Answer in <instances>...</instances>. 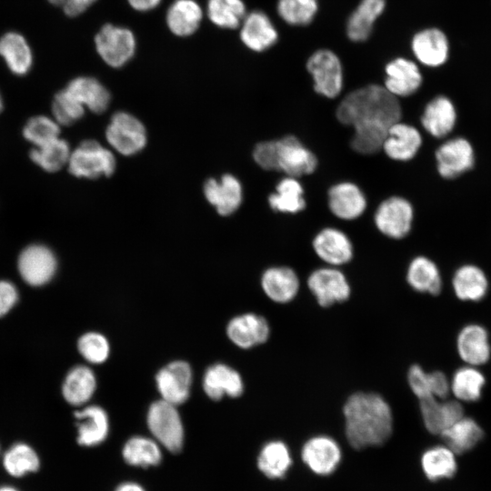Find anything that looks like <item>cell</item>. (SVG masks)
I'll return each mask as SVG.
<instances>
[{
	"label": "cell",
	"instance_id": "6da1fadb",
	"mask_svg": "<svg viewBox=\"0 0 491 491\" xmlns=\"http://www.w3.org/2000/svg\"><path fill=\"white\" fill-rule=\"evenodd\" d=\"M343 415L346 437L355 449L381 446L392 435V409L378 393L351 394L343 406Z\"/></svg>",
	"mask_w": 491,
	"mask_h": 491
},
{
	"label": "cell",
	"instance_id": "7a4b0ae2",
	"mask_svg": "<svg viewBox=\"0 0 491 491\" xmlns=\"http://www.w3.org/2000/svg\"><path fill=\"white\" fill-rule=\"evenodd\" d=\"M337 121L352 128L362 125L390 126L402 118L397 97L384 85L370 84L348 93L336 106Z\"/></svg>",
	"mask_w": 491,
	"mask_h": 491
},
{
	"label": "cell",
	"instance_id": "3957f363",
	"mask_svg": "<svg viewBox=\"0 0 491 491\" xmlns=\"http://www.w3.org/2000/svg\"><path fill=\"white\" fill-rule=\"evenodd\" d=\"M415 209L412 203L401 195H390L382 200L375 210L373 222L384 236L401 240L412 230Z\"/></svg>",
	"mask_w": 491,
	"mask_h": 491
},
{
	"label": "cell",
	"instance_id": "277c9868",
	"mask_svg": "<svg viewBox=\"0 0 491 491\" xmlns=\"http://www.w3.org/2000/svg\"><path fill=\"white\" fill-rule=\"evenodd\" d=\"M147 426L155 440L173 454L184 445V427L176 406L163 399L154 402L147 412Z\"/></svg>",
	"mask_w": 491,
	"mask_h": 491
},
{
	"label": "cell",
	"instance_id": "5b68a950",
	"mask_svg": "<svg viewBox=\"0 0 491 491\" xmlns=\"http://www.w3.org/2000/svg\"><path fill=\"white\" fill-rule=\"evenodd\" d=\"M67 166L69 172L76 177L95 179L113 175L116 162L110 150L88 139L71 152Z\"/></svg>",
	"mask_w": 491,
	"mask_h": 491
},
{
	"label": "cell",
	"instance_id": "8992f818",
	"mask_svg": "<svg viewBox=\"0 0 491 491\" xmlns=\"http://www.w3.org/2000/svg\"><path fill=\"white\" fill-rule=\"evenodd\" d=\"M306 285L318 306L324 308L344 303L351 296L349 281L339 267L326 266L313 270Z\"/></svg>",
	"mask_w": 491,
	"mask_h": 491
},
{
	"label": "cell",
	"instance_id": "52a82bcc",
	"mask_svg": "<svg viewBox=\"0 0 491 491\" xmlns=\"http://www.w3.org/2000/svg\"><path fill=\"white\" fill-rule=\"evenodd\" d=\"M105 138L119 154L130 156L145 148L147 135L145 127L138 118L120 111L112 115L105 129Z\"/></svg>",
	"mask_w": 491,
	"mask_h": 491
},
{
	"label": "cell",
	"instance_id": "ba28073f",
	"mask_svg": "<svg viewBox=\"0 0 491 491\" xmlns=\"http://www.w3.org/2000/svg\"><path fill=\"white\" fill-rule=\"evenodd\" d=\"M306 68L314 80V90L320 95L334 99L343 89V68L338 56L332 51L321 49L307 60Z\"/></svg>",
	"mask_w": 491,
	"mask_h": 491
},
{
	"label": "cell",
	"instance_id": "9c48e42d",
	"mask_svg": "<svg viewBox=\"0 0 491 491\" xmlns=\"http://www.w3.org/2000/svg\"><path fill=\"white\" fill-rule=\"evenodd\" d=\"M95 48L100 57L110 66L125 65L135 52V38L125 27L105 25L95 37Z\"/></svg>",
	"mask_w": 491,
	"mask_h": 491
},
{
	"label": "cell",
	"instance_id": "30bf717a",
	"mask_svg": "<svg viewBox=\"0 0 491 491\" xmlns=\"http://www.w3.org/2000/svg\"><path fill=\"white\" fill-rule=\"evenodd\" d=\"M278 171L300 178L312 175L318 167V158L295 135L276 139Z\"/></svg>",
	"mask_w": 491,
	"mask_h": 491
},
{
	"label": "cell",
	"instance_id": "8fae6325",
	"mask_svg": "<svg viewBox=\"0 0 491 491\" xmlns=\"http://www.w3.org/2000/svg\"><path fill=\"white\" fill-rule=\"evenodd\" d=\"M316 256L326 266L340 267L350 263L354 257V245L341 229L326 226L312 239Z\"/></svg>",
	"mask_w": 491,
	"mask_h": 491
},
{
	"label": "cell",
	"instance_id": "7c38bea8",
	"mask_svg": "<svg viewBox=\"0 0 491 491\" xmlns=\"http://www.w3.org/2000/svg\"><path fill=\"white\" fill-rule=\"evenodd\" d=\"M17 266L20 276L25 283L39 286L53 278L57 261L50 248L44 245L34 244L21 252Z\"/></svg>",
	"mask_w": 491,
	"mask_h": 491
},
{
	"label": "cell",
	"instance_id": "4fadbf2b",
	"mask_svg": "<svg viewBox=\"0 0 491 491\" xmlns=\"http://www.w3.org/2000/svg\"><path fill=\"white\" fill-rule=\"evenodd\" d=\"M330 213L343 221H354L364 215L367 199L362 188L352 181H340L327 190Z\"/></svg>",
	"mask_w": 491,
	"mask_h": 491
},
{
	"label": "cell",
	"instance_id": "5bb4252c",
	"mask_svg": "<svg viewBox=\"0 0 491 491\" xmlns=\"http://www.w3.org/2000/svg\"><path fill=\"white\" fill-rule=\"evenodd\" d=\"M437 172L445 179H453L471 169L475 153L470 142L454 137L441 144L435 153Z\"/></svg>",
	"mask_w": 491,
	"mask_h": 491
},
{
	"label": "cell",
	"instance_id": "9a60e30c",
	"mask_svg": "<svg viewBox=\"0 0 491 491\" xmlns=\"http://www.w3.org/2000/svg\"><path fill=\"white\" fill-rule=\"evenodd\" d=\"M193 374L187 362L177 360L167 364L155 376L161 399L178 406L185 403L190 395Z\"/></svg>",
	"mask_w": 491,
	"mask_h": 491
},
{
	"label": "cell",
	"instance_id": "2e32d148",
	"mask_svg": "<svg viewBox=\"0 0 491 491\" xmlns=\"http://www.w3.org/2000/svg\"><path fill=\"white\" fill-rule=\"evenodd\" d=\"M422 144L420 131L400 120L388 127L381 151L391 160L407 162L416 155Z\"/></svg>",
	"mask_w": 491,
	"mask_h": 491
},
{
	"label": "cell",
	"instance_id": "e0dca14e",
	"mask_svg": "<svg viewBox=\"0 0 491 491\" xmlns=\"http://www.w3.org/2000/svg\"><path fill=\"white\" fill-rule=\"evenodd\" d=\"M226 334L235 346L249 349L268 340L270 326L264 316L255 313H246L229 321Z\"/></svg>",
	"mask_w": 491,
	"mask_h": 491
},
{
	"label": "cell",
	"instance_id": "ac0fdd59",
	"mask_svg": "<svg viewBox=\"0 0 491 491\" xmlns=\"http://www.w3.org/2000/svg\"><path fill=\"white\" fill-rule=\"evenodd\" d=\"M304 463L316 474L329 475L341 460V449L337 442L327 436H316L308 439L301 452Z\"/></svg>",
	"mask_w": 491,
	"mask_h": 491
},
{
	"label": "cell",
	"instance_id": "d6986e66",
	"mask_svg": "<svg viewBox=\"0 0 491 491\" xmlns=\"http://www.w3.org/2000/svg\"><path fill=\"white\" fill-rule=\"evenodd\" d=\"M261 286L266 296L273 302L287 304L298 295L300 279L292 267L275 266L263 272Z\"/></svg>",
	"mask_w": 491,
	"mask_h": 491
},
{
	"label": "cell",
	"instance_id": "ffe728a7",
	"mask_svg": "<svg viewBox=\"0 0 491 491\" xmlns=\"http://www.w3.org/2000/svg\"><path fill=\"white\" fill-rule=\"evenodd\" d=\"M206 200L215 206L217 213L226 216L235 213L243 200L240 181L232 175H224L219 180L209 178L204 185Z\"/></svg>",
	"mask_w": 491,
	"mask_h": 491
},
{
	"label": "cell",
	"instance_id": "44dd1931",
	"mask_svg": "<svg viewBox=\"0 0 491 491\" xmlns=\"http://www.w3.org/2000/svg\"><path fill=\"white\" fill-rule=\"evenodd\" d=\"M385 88L396 97L414 95L421 86L423 77L416 64L398 57L386 65Z\"/></svg>",
	"mask_w": 491,
	"mask_h": 491
},
{
	"label": "cell",
	"instance_id": "7402d4cb",
	"mask_svg": "<svg viewBox=\"0 0 491 491\" xmlns=\"http://www.w3.org/2000/svg\"><path fill=\"white\" fill-rule=\"evenodd\" d=\"M419 409L427 431L441 435L464 416L462 405L456 400L427 397L419 400Z\"/></svg>",
	"mask_w": 491,
	"mask_h": 491
},
{
	"label": "cell",
	"instance_id": "603a6c76",
	"mask_svg": "<svg viewBox=\"0 0 491 491\" xmlns=\"http://www.w3.org/2000/svg\"><path fill=\"white\" fill-rule=\"evenodd\" d=\"M79 446L91 447L103 443L109 433V418L98 406H89L75 412Z\"/></svg>",
	"mask_w": 491,
	"mask_h": 491
},
{
	"label": "cell",
	"instance_id": "cb8c5ba5",
	"mask_svg": "<svg viewBox=\"0 0 491 491\" xmlns=\"http://www.w3.org/2000/svg\"><path fill=\"white\" fill-rule=\"evenodd\" d=\"M203 388L206 396L215 401L225 395L238 397L244 391L240 374L227 365L217 363L209 366L203 377Z\"/></svg>",
	"mask_w": 491,
	"mask_h": 491
},
{
	"label": "cell",
	"instance_id": "d4e9b609",
	"mask_svg": "<svg viewBox=\"0 0 491 491\" xmlns=\"http://www.w3.org/2000/svg\"><path fill=\"white\" fill-rule=\"evenodd\" d=\"M456 118L453 102L445 95H438L426 104L420 121L426 132L433 137L443 138L454 129Z\"/></svg>",
	"mask_w": 491,
	"mask_h": 491
},
{
	"label": "cell",
	"instance_id": "484cf974",
	"mask_svg": "<svg viewBox=\"0 0 491 491\" xmlns=\"http://www.w3.org/2000/svg\"><path fill=\"white\" fill-rule=\"evenodd\" d=\"M411 47L416 59L426 66L442 65L448 57L447 38L437 28H427L416 34L412 39Z\"/></svg>",
	"mask_w": 491,
	"mask_h": 491
},
{
	"label": "cell",
	"instance_id": "4316f807",
	"mask_svg": "<svg viewBox=\"0 0 491 491\" xmlns=\"http://www.w3.org/2000/svg\"><path fill=\"white\" fill-rule=\"evenodd\" d=\"M240 37L249 49L262 52L277 41V32L265 13L254 11L242 21Z\"/></svg>",
	"mask_w": 491,
	"mask_h": 491
},
{
	"label": "cell",
	"instance_id": "83f0119b",
	"mask_svg": "<svg viewBox=\"0 0 491 491\" xmlns=\"http://www.w3.org/2000/svg\"><path fill=\"white\" fill-rule=\"evenodd\" d=\"M407 384L418 398L445 399L450 392V382L441 371L426 372L419 365H412L407 371Z\"/></svg>",
	"mask_w": 491,
	"mask_h": 491
},
{
	"label": "cell",
	"instance_id": "f1b7e54d",
	"mask_svg": "<svg viewBox=\"0 0 491 491\" xmlns=\"http://www.w3.org/2000/svg\"><path fill=\"white\" fill-rule=\"evenodd\" d=\"M267 199L270 208L282 214L296 215L306 207L305 188L299 178L293 176L280 179Z\"/></svg>",
	"mask_w": 491,
	"mask_h": 491
},
{
	"label": "cell",
	"instance_id": "f546056e",
	"mask_svg": "<svg viewBox=\"0 0 491 491\" xmlns=\"http://www.w3.org/2000/svg\"><path fill=\"white\" fill-rule=\"evenodd\" d=\"M65 89L85 107L95 114L105 112L111 100L109 91L95 78L78 76Z\"/></svg>",
	"mask_w": 491,
	"mask_h": 491
},
{
	"label": "cell",
	"instance_id": "4dcf8cb0",
	"mask_svg": "<svg viewBox=\"0 0 491 491\" xmlns=\"http://www.w3.org/2000/svg\"><path fill=\"white\" fill-rule=\"evenodd\" d=\"M406 280L419 293L437 296L442 290V278L436 264L425 256L414 257L408 264Z\"/></svg>",
	"mask_w": 491,
	"mask_h": 491
},
{
	"label": "cell",
	"instance_id": "1f68e13d",
	"mask_svg": "<svg viewBox=\"0 0 491 491\" xmlns=\"http://www.w3.org/2000/svg\"><path fill=\"white\" fill-rule=\"evenodd\" d=\"M460 357L471 366L483 365L490 357V346L486 330L478 325L465 326L457 336Z\"/></svg>",
	"mask_w": 491,
	"mask_h": 491
},
{
	"label": "cell",
	"instance_id": "d6a6232c",
	"mask_svg": "<svg viewBox=\"0 0 491 491\" xmlns=\"http://www.w3.org/2000/svg\"><path fill=\"white\" fill-rule=\"evenodd\" d=\"M0 55L9 70L16 75H26L33 65V54L29 44L16 32H8L0 37Z\"/></svg>",
	"mask_w": 491,
	"mask_h": 491
},
{
	"label": "cell",
	"instance_id": "836d02e7",
	"mask_svg": "<svg viewBox=\"0 0 491 491\" xmlns=\"http://www.w3.org/2000/svg\"><path fill=\"white\" fill-rule=\"evenodd\" d=\"M202 17L201 6L195 0H175L166 13V24L173 34L188 36L196 31Z\"/></svg>",
	"mask_w": 491,
	"mask_h": 491
},
{
	"label": "cell",
	"instance_id": "e575fe53",
	"mask_svg": "<svg viewBox=\"0 0 491 491\" xmlns=\"http://www.w3.org/2000/svg\"><path fill=\"white\" fill-rule=\"evenodd\" d=\"M385 6L386 0H362L347 20L348 38L354 42L367 39L375 21L383 13Z\"/></svg>",
	"mask_w": 491,
	"mask_h": 491
},
{
	"label": "cell",
	"instance_id": "d590c367",
	"mask_svg": "<svg viewBox=\"0 0 491 491\" xmlns=\"http://www.w3.org/2000/svg\"><path fill=\"white\" fill-rule=\"evenodd\" d=\"M452 284L456 296L465 301L481 300L488 288L485 273L474 265H464L457 268Z\"/></svg>",
	"mask_w": 491,
	"mask_h": 491
},
{
	"label": "cell",
	"instance_id": "8d00e7d4",
	"mask_svg": "<svg viewBox=\"0 0 491 491\" xmlns=\"http://www.w3.org/2000/svg\"><path fill=\"white\" fill-rule=\"evenodd\" d=\"M95 388L96 379L94 372L85 366H77L66 375L62 393L69 404L81 406L92 397Z\"/></svg>",
	"mask_w": 491,
	"mask_h": 491
},
{
	"label": "cell",
	"instance_id": "74e56055",
	"mask_svg": "<svg viewBox=\"0 0 491 491\" xmlns=\"http://www.w3.org/2000/svg\"><path fill=\"white\" fill-rule=\"evenodd\" d=\"M2 464L5 471L15 478L36 473L41 466L36 451L22 442L14 444L5 452Z\"/></svg>",
	"mask_w": 491,
	"mask_h": 491
},
{
	"label": "cell",
	"instance_id": "f35d334b",
	"mask_svg": "<svg viewBox=\"0 0 491 491\" xmlns=\"http://www.w3.org/2000/svg\"><path fill=\"white\" fill-rule=\"evenodd\" d=\"M455 454L472 449L483 437V430L472 418L463 416L440 435Z\"/></svg>",
	"mask_w": 491,
	"mask_h": 491
},
{
	"label": "cell",
	"instance_id": "ab89813d",
	"mask_svg": "<svg viewBox=\"0 0 491 491\" xmlns=\"http://www.w3.org/2000/svg\"><path fill=\"white\" fill-rule=\"evenodd\" d=\"M122 456L126 464L144 468L155 466L162 460L158 443L142 436L130 437L123 446Z\"/></svg>",
	"mask_w": 491,
	"mask_h": 491
},
{
	"label": "cell",
	"instance_id": "60d3db41",
	"mask_svg": "<svg viewBox=\"0 0 491 491\" xmlns=\"http://www.w3.org/2000/svg\"><path fill=\"white\" fill-rule=\"evenodd\" d=\"M292 463L287 446L282 441H270L263 446L257 457L259 470L268 478H281Z\"/></svg>",
	"mask_w": 491,
	"mask_h": 491
},
{
	"label": "cell",
	"instance_id": "b9f144b4",
	"mask_svg": "<svg viewBox=\"0 0 491 491\" xmlns=\"http://www.w3.org/2000/svg\"><path fill=\"white\" fill-rule=\"evenodd\" d=\"M426 477L436 481L452 477L457 468L455 453L446 446H437L427 449L421 459Z\"/></svg>",
	"mask_w": 491,
	"mask_h": 491
},
{
	"label": "cell",
	"instance_id": "7bdbcfd3",
	"mask_svg": "<svg viewBox=\"0 0 491 491\" xmlns=\"http://www.w3.org/2000/svg\"><path fill=\"white\" fill-rule=\"evenodd\" d=\"M68 143L60 137L35 146L30 152L34 163L47 172H56L67 165L70 157Z\"/></svg>",
	"mask_w": 491,
	"mask_h": 491
},
{
	"label": "cell",
	"instance_id": "ee69618b",
	"mask_svg": "<svg viewBox=\"0 0 491 491\" xmlns=\"http://www.w3.org/2000/svg\"><path fill=\"white\" fill-rule=\"evenodd\" d=\"M485 377L472 366L457 369L450 382V390L457 400L473 402L480 398Z\"/></svg>",
	"mask_w": 491,
	"mask_h": 491
},
{
	"label": "cell",
	"instance_id": "f6af8a7d",
	"mask_svg": "<svg viewBox=\"0 0 491 491\" xmlns=\"http://www.w3.org/2000/svg\"><path fill=\"white\" fill-rule=\"evenodd\" d=\"M388 126L362 125L353 127L350 138L351 149L362 155H373L382 150Z\"/></svg>",
	"mask_w": 491,
	"mask_h": 491
},
{
	"label": "cell",
	"instance_id": "bcb514c9",
	"mask_svg": "<svg viewBox=\"0 0 491 491\" xmlns=\"http://www.w3.org/2000/svg\"><path fill=\"white\" fill-rule=\"evenodd\" d=\"M207 15L215 25L235 29L246 16V5L242 0H208Z\"/></svg>",
	"mask_w": 491,
	"mask_h": 491
},
{
	"label": "cell",
	"instance_id": "7dc6e473",
	"mask_svg": "<svg viewBox=\"0 0 491 491\" xmlns=\"http://www.w3.org/2000/svg\"><path fill=\"white\" fill-rule=\"evenodd\" d=\"M318 8L317 0H278L280 17L292 25H306L312 22Z\"/></svg>",
	"mask_w": 491,
	"mask_h": 491
},
{
	"label": "cell",
	"instance_id": "c3c4849f",
	"mask_svg": "<svg viewBox=\"0 0 491 491\" xmlns=\"http://www.w3.org/2000/svg\"><path fill=\"white\" fill-rule=\"evenodd\" d=\"M60 125L46 115L31 117L23 129L24 137L33 145L39 146L59 137Z\"/></svg>",
	"mask_w": 491,
	"mask_h": 491
},
{
	"label": "cell",
	"instance_id": "681fc988",
	"mask_svg": "<svg viewBox=\"0 0 491 491\" xmlns=\"http://www.w3.org/2000/svg\"><path fill=\"white\" fill-rule=\"evenodd\" d=\"M85 108L65 88L54 97L52 112L60 125H70L80 120Z\"/></svg>",
	"mask_w": 491,
	"mask_h": 491
},
{
	"label": "cell",
	"instance_id": "f907efd6",
	"mask_svg": "<svg viewBox=\"0 0 491 491\" xmlns=\"http://www.w3.org/2000/svg\"><path fill=\"white\" fill-rule=\"evenodd\" d=\"M77 348L81 356L92 364L105 362L110 354L106 337L96 332L84 334L78 340Z\"/></svg>",
	"mask_w": 491,
	"mask_h": 491
},
{
	"label": "cell",
	"instance_id": "816d5d0a",
	"mask_svg": "<svg viewBox=\"0 0 491 491\" xmlns=\"http://www.w3.org/2000/svg\"><path fill=\"white\" fill-rule=\"evenodd\" d=\"M256 165L266 171H278L276 139L257 143L253 150Z\"/></svg>",
	"mask_w": 491,
	"mask_h": 491
},
{
	"label": "cell",
	"instance_id": "f5cc1de1",
	"mask_svg": "<svg viewBox=\"0 0 491 491\" xmlns=\"http://www.w3.org/2000/svg\"><path fill=\"white\" fill-rule=\"evenodd\" d=\"M17 299L15 286L8 281H0V317L12 309Z\"/></svg>",
	"mask_w": 491,
	"mask_h": 491
},
{
	"label": "cell",
	"instance_id": "db71d44e",
	"mask_svg": "<svg viewBox=\"0 0 491 491\" xmlns=\"http://www.w3.org/2000/svg\"><path fill=\"white\" fill-rule=\"evenodd\" d=\"M52 5L62 7L65 14L75 17L84 13L96 0H48Z\"/></svg>",
	"mask_w": 491,
	"mask_h": 491
},
{
	"label": "cell",
	"instance_id": "11a10c76",
	"mask_svg": "<svg viewBox=\"0 0 491 491\" xmlns=\"http://www.w3.org/2000/svg\"><path fill=\"white\" fill-rule=\"evenodd\" d=\"M129 5L135 10L145 12L156 7L161 0H127Z\"/></svg>",
	"mask_w": 491,
	"mask_h": 491
},
{
	"label": "cell",
	"instance_id": "9f6ffc18",
	"mask_svg": "<svg viewBox=\"0 0 491 491\" xmlns=\"http://www.w3.org/2000/svg\"><path fill=\"white\" fill-rule=\"evenodd\" d=\"M115 491H145V488L135 482H124L117 486Z\"/></svg>",
	"mask_w": 491,
	"mask_h": 491
},
{
	"label": "cell",
	"instance_id": "6f0895ef",
	"mask_svg": "<svg viewBox=\"0 0 491 491\" xmlns=\"http://www.w3.org/2000/svg\"><path fill=\"white\" fill-rule=\"evenodd\" d=\"M0 491H20L16 487L9 485L0 486Z\"/></svg>",
	"mask_w": 491,
	"mask_h": 491
},
{
	"label": "cell",
	"instance_id": "680465c9",
	"mask_svg": "<svg viewBox=\"0 0 491 491\" xmlns=\"http://www.w3.org/2000/svg\"><path fill=\"white\" fill-rule=\"evenodd\" d=\"M2 109H3V98L0 93V112L2 111Z\"/></svg>",
	"mask_w": 491,
	"mask_h": 491
}]
</instances>
